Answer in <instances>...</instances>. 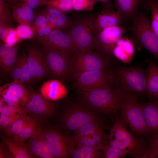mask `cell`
I'll return each instance as SVG.
<instances>
[{
	"label": "cell",
	"mask_w": 158,
	"mask_h": 158,
	"mask_svg": "<svg viewBox=\"0 0 158 158\" xmlns=\"http://www.w3.org/2000/svg\"><path fill=\"white\" fill-rule=\"evenodd\" d=\"M84 105L93 111L108 114L119 109L122 98L121 91L110 86L93 90L78 91Z\"/></svg>",
	"instance_id": "cell-1"
},
{
	"label": "cell",
	"mask_w": 158,
	"mask_h": 158,
	"mask_svg": "<svg viewBox=\"0 0 158 158\" xmlns=\"http://www.w3.org/2000/svg\"><path fill=\"white\" fill-rule=\"evenodd\" d=\"M109 144L124 151L135 158L154 157L150 148L138 140L127 130L122 123L117 119L108 136Z\"/></svg>",
	"instance_id": "cell-2"
},
{
	"label": "cell",
	"mask_w": 158,
	"mask_h": 158,
	"mask_svg": "<svg viewBox=\"0 0 158 158\" xmlns=\"http://www.w3.org/2000/svg\"><path fill=\"white\" fill-rule=\"evenodd\" d=\"M97 17L93 14H73L69 28L65 30L70 36L77 51L92 50L95 37L94 27Z\"/></svg>",
	"instance_id": "cell-3"
},
{
	"label": "cell",
	"mask_w": 158,
	"mask_h": 158,
	"mask_svg": "<svg viewBox=\"0 0 158 158\" xmlns=\"http://www.w3.org/2000/svg\"><path fill=\"white\" fill-rule=\"evenodd\" d=\"M129 27L133 40L140 48L146 49L158 60V37L153 31L145 13L139 12Z\"/></svg>",
	"instance_id": "cell-4"
},
{
	"label": "cell",
	"mask_w": 158,
	"mask_h": 158,
	"mask_svg": "<svg viewBox=\"0 0 158 158\" xmlns=\"http://www.w3.org/2000/svg\"><path fill=\"white\" fill-rule=\"evenodd\" d=\"M121 92L122 98L119 109L125 121L131 130L140 135H146L150 132L144 118L141 105L136 96Z\"/></svg>",
	"instance_id": "cell-5"
},
{
	"label": "cell",
	"mask_w": 158,
	"mask_h": 158,
	"mask_svg": "<svg viewBox=\"0 0 158 158\" xmlns=\"http://www.w3.org/2000/svg\"><path fill=\"white\" fill-rule=\"evenodd\" d=\"M116 74L117 88L121 92L135 96L146 93L145 72L141 68L121 66Z\"/></svg>",
	"instance_id": "cell-6"
},
{
	"label": "cell",
	"mask_w": 158,
	"mask_h": 158,
	"mask_svg": "<svg viewBox=\"0 0 158 158\" xmlns=\"http://www.w3.org/2000/svg\"><path fill=\"white\" fill-rule=\"evenodd\" d=\"M42 51L47 73L60 79L66 78L71 72L74 55L49 49L43 48Z\"/></svg>",
	"instance_id": "cell-7"
},
{
	"label": "cell",
	"mask_w": 158,
	"mask_h": 158,
	"mask_svg": "<svg viewBox=\"0 0 158 158\" xmlns=\"http://www.w3.org/2000/svg\"><path fill=\"white\" fill-rule=\"evenodd\" d=\"M42 131L53 158L71 157L75 145L73 136L64 135L52 127L42 128Z\"/></svg>",
	"instance_id": "cell-8"
},
{
	"label": "cell",
	"mask_w": 158,
	"mask_h": 158,
	"mask_svg": "<svg viewBox=\"0 0 158 158\" xmlns=\"http://www.w3.org/2000/svg\"><path fill=\"white\" fill-rule=\"evenodd\" d=\"M128 30L129 27L114 26L95 32L92 49L104 57L113 56V50L116 43Z\"/></svg>",
	"instance_id": "cell-9"
},
{
	"label": "cell",
	"mask_w": 158,
	"mask_h": 158,
	"mask_svg": "<svg viewBox=\"0 0 158 158\" xmlns=\"http://www.w3.org/2000/svg\"><path fill=\"white\" fill-rule=\"evenodd\" d=\"M91 111L76 104L67 107L60 118L62 127L67 131H75L83 125L98 119Z\"/></svg>",
	"instance_id": "cell-10"
},
{
	"label": "cell",
	"mask_w": 158,
	"mask_h": 158,
	"mask_svg": "<svg viewBox=\"0 0 158 158\" xmlns=\"http://www.w3.org/2000/svg\"><path fill=\"white\" fill-rule=\"evenodd\" d=\"M107 68L75 74V84L78 91H90L110 86L111 77Z\"/></svg>",
	"instance_id": "cell-11"
},
{
	"label": "cell",
	"mask_w": 158,
	"mask_h": 158,
	"mask_svg": "<svg viewBox=\"0 0 158 158\" xmlns=\"http://www.w3.org/2000/svg\"><path fill=\"white\" fill-rule=\"evenodd\" d=\"M35 39L43 48L59 51L73 55L77 51L70 36L61 29H55L47 36Z\"/></svg>",
	"instance_id": "cell-12"
},
{
	"label": "cell",
	"mask_w": 158,
	"mask_h": 158,
	"mask_svg": "<svg viewBox=\"0 0 158 158\" xmlns=\"http://www.w3.org/2000/svg\"><path fill=\"white\" fill-rule=\"evenodd\" d=\"M31 96L30 101L23 106L27 113L40 121H45L54 114L56 109L55 103L49 101L38 93L30 90Z\"/></svg>",
	"instance_id": "cell-13"
},
{
	"label": "cell",
	"mask_w": 158,
	"mask_h": 158,
	"mask_svg": "<svg viewBox=\"0 0 158 158\" xmlns=\"http://www.w3.org/2000/svg\"><path fill=\"white\" fill-rule=\"evenodd\" d=\"M105 57L91 51H77L73 62L72 68L75 73L107 68L108 63Z\"/></svg>",
	"instance_id": "cell-14"
},
{
	"label": "cell",
	"mask_w": 158,
	"mask_h": 158,
	"mask_svg": "<svg viewBox=\"0 0 158 158\" xmlns=\"http://www.w3.org/2000/svg\"><path fill=\"white\" fill-rule=\"evenodd\" d=\"M0 95L7 104L24 106L30 100L31 94L20 81H13L1 86Z\"/></svg>",
	"instance_id": "cell-15"
},
{
	"label": "cell",
	"mask_w": 158,
	"mask_h": 158,
	"mask_svg": "<svg viewBox=\"0 0 158 158\" xmlns=\"http://www.w3.org/2000/svg\"><path fill=\"white\" fill-rule=\"evenodd\" d=\"M27 63L33 80H39L47 73L44 66L43 51L35 46H31L26 49Z\"/></svg>",
	"instance_id": "cell-16"
},
{
	"label": "cell",
	"mask_w": 158,
	"mask_h": 158,
	"mask_svg": "<svg viewBox=\"0 0 158 158\" xmlns=\"http://www.w3.org/2000/svg\"><path fill=\"white\" fill-rule=\"evenodd\" d=\"M25 145L29 152L35 157L53 158L43 136L42 128L29 138Z\"/></svg>",
	"instance_id": "cell-17"
},
{
	"label": "cell",
	"mask_w": 158,
	"mask_h": 158,
	"mask_svg": "<svg viewBox=\"0 0 158 158\" xmlns=\"http://www.w3.org/2000/svg\"><path fill=\"white\" fill-rule=\"evenodd\" d=\"M41 94L47 99L52 101L59 100L66 97L67 90L59 80L52 79L44 82L40 89Z\"/></svg>",
	"instance_id": "cell-18"
},
{
	"label": "cell",
	"mask_w": 158,
	"mask_h": 158,
	"mask_svg": "<svg viewBox=\"0 0 158 158\" xmlns=\"http://www.w3.org/2000/svg\"><path fill=\"white\" fill-rule=\"evenodd\" d=\"M114 7L121 14L124 22L132 21L139 11L138 9L143 0H114Z\"/></svg>",
	"instance_id": "cell-19"
},
{
	"label": "cell",
	"mask_w": 158,
	"mask_h": 158,
	"mask_svg": "<svg viewBox=\"0 0 158 158\" xmlns=\"http://www.w3.org/2000/svg\"><path fill=\"white\" fill-rule=\"evenodd\" d=\"M123 22L121 13L117 10L102 12L97 16L94 21L95 32L110 26L122 25Z\"/></svg>",
	"instance_id": "cell-20"
},
{
	"label": "cell",
	"mask_w": 158,
	"mask_h": 158,
	"mask_svg": "<svg viewBox=\"0 0 158 158\" xmlns=\"http://www.w3.org/2000/svg\"><path fill=\"white\" fill-rule=\"evenodd\" d=\"M151 99L141 105L145 123L150 132L158 133V99Z\"/></svg>",
	"instance_id": "cell-21"
},
{
	"label": "cell",
	"mask_w": 158,
	"mask_h": 158,
	"mask_svg": "<svg viewBox=\"0 0 158 158\" xmlns=\"http://www.w3.org/2000/svg\"><path fill=\"white\" fill-rule=\"evenodd\" d=\"M42 11L49 21L56 28L66 30L71 27L72 23L71 18L61 11L47 6Z\"/></svg>",
	"instance_id": "cell-22"
},
{
	"label": "cell",
	"mask_w": 158,
	"mask_h": 158,
	"mask_svg": "<svg viewBox=\"0 0 158 158\" xmlns=\"http://www.w3.org/2000/svg\"><path fill=\"white\" fill-rule=\"evenodd\" d=\"M11 18L18 24L28 23L32 25L35 17L33 9L20 1L12 6Z\"/></svg>",
	"instance_id": "cell-23"
},
{
	"label": "cell",
	"mask_w": 158,
	"mask_h": 158,
	"mask_svg": "<svg viewBox=\"0 0 158 158\" xmlns=\"http://www.w3.org/2000/svg\"><path fill=\"white\" fill-rule=\"evenodd\" d=\"M145 74L146 93L151 99L158 97V67L154 61H150Z\"/></svg>",
	"instance_id": "cell-24"
},
{
	"label": "cell",
	"mask_w": 158,
	"mask_h": 158,
	"mask_svg": "<svg viewBox=\"0 0 158 158\" xmlns=\"http://www.w3.org/2000/svg\"><path fill=\"white\" fill-rule=\"evenodd\" d=\"M134 53L133 42L127 38H121L116 44L113 54L124 63H128L132 59Z\"/></svg>",
	"instance_id": "cell-25"
},
{
	"label": "cell",
	"mask_w": 158,
	"mask_h": 158,
	"mask_svg": "<svg viewBox=\"0 0 158 158\" xmlns=\"http://www.w3.org/2000/svg\"><path fill=\"white\" fill-rule=\"evenodd\" d=\"M17 48L16 44L9 45L4 44L0 47V66L4 71L7 72L11 70L16 63Z\"/></svg>",
	"instance_id": "cell-26"
},
{
	"label": "cell",
	"mask_w": 158,
	"mask_h": 158,
	"mask_svg": "<svg viewBox=\"0 0 158 158\" xmlns=\"http://www.w3.org/2000/svg\"><path fill=\"white\" fill-rule=\"evenodd\" d=\"M73 138L75 145L91 147L99 150H102L104 146L107 144L106 135L104 129L88 136L73 137Z\"/></svg>",
	"instance_id": "cell-27"
},
{
	"label": "cell",
	"mask_w": 158,
	"mask_h": 158,
	"mask_svg": "<svg viewBox=\"0 0 158 158\" xmlns=\"http://www.w3.org/2000/svg\"><path fill=\"white\" fill-rule=\"evenodd\" d=\"M2 140L6 144L13 158H32L35 157L28 151L23 142L13 138L1 135Z\"/></svg>",
	"instance_id": "cell-28"
},
{
	"label": "cell",
	"mask_w": 158,
	"mask_h": 158,
	"mask_svg": "<svg viewBox=\"0 0 158 158\" xmlns=\"http://www.w3.org/2000/svg\"><path fill=\"white\" fill-rule=\"evenodd\" d=\"M33 118L34 117L28 116L27 114L22 115L4 132L5 135L13 138L18 135Z\"/></svg>",
	"instance_id": "cell-29"
},
{
	"label": "cell",
	"mask_w": 158,
	"mask_h": 158,
	"mask_svg": "<svg viewBox=\"0 0 158 158\" xmlns=\"http://www.w3.org/2000/svg\"><path fill=\"white\" fill-rule=\"evenodd\" d=\"M42 128L41 121L34 117L19 134L12 138L16 140L24 142L27 139L30 138Z\"/></svg>",
	"instance_id": "cell-30"
},
{
	"label": "cell",
	"mask_w": 158,
	"mask_h": 158,
	"mask_svg": "<svg viewBox=\"0 0 158 158\" xmlns=\"http://www.w3.org/2000/svg\"><path fill=\"white\" fill-rule=\"evenodd\" d=\"M104 129L102 124L98 119L87 123L74 131L73 137H80L92 134Z\"/></svg>",
	"instance_id": "cell-31"
},
{
	"label": "cell",
	"mask_w": 158,
	"mask_h": 158,
	"mask_svg": "<svg viewBox=\"0 0 158 158\" xmlns=\"http://www.w3.org/2000/svg\"><path fill=\"white\" fill-rule=\"evenodd\" d=\"M96 148L81 146H77L71 154L73 158H97L102 157V153Z\"/></svg>",
	"instance_id": "cell-32"
},
{
	"label": "cell",
	"mask_w": 158,
	"mask_h": 158,
	"mask_svg": "<svg viewBox=\"0 0 158 158\" xmlns=\"http://www.w3.org/2000/svg\"><path fill=\"white\" fill-rule=\"evenodd\" d=\"M46 6L57 9L66 14L73 10L72 0H47Z\"/></svg>",
	"instance_id": "cell-33"
},
{
	"label": "cell",
	"mask_w": 158,
	"mask_h": 158,
	"mask_svg": "<svg viewBox=\"0 0 158 158\" xmlns=\"http://www.w3.org/2000/svg\"><path fill=\"white\" fill-rule=\"evenodd\" d=\"M18 59L21 67L20 80L23 83H29L33 79L27 63L26 51H25Z\"/></svg>",
	"instance_id": "cell-34"
},
{
	"label": "cell",
	"mask_w": 158,
	"mask_h": 158,
	"mask_svg": "<svg viewBox=\"0 0 158 158\" xmlns=\"http://www.w3.org/2000/svg\"><path fill=\"white\" fill-rule=\"evenodd\" d=\"M151 12V28L158 36V0H148L146 3Z\"/></svg>",
	"instance_id": "cell-35"
},
{
	"label": "cell",
	"mask_w": 158,
	"mask_h": 158,
	"mask_svg": "<svg viewBox=\"0 0 158 158\" xmlns=\"http://www.w3.org/2000/svg\"><path fill=\"white\" fill-rule=\"evenodd\" d=\"M102 150V157L104 158H123L127 153L126 152L110 145L105 144Z\"/></svg>",
	"instance_id": "cell-36"
},
{
	"label": "cell",
	"mask_w": 158,
	"mask_h": 158,
	"mask_svg": "<svg viewBox=\"0 0 158 158\" xmlns=\"http://www.w3.org/2000/svg\"><path fill=\"white\" fill-rule=\"evenodd\" d=\"M15 29L20 40L34 38V31L32 25L28 23L18 24Z\"/></svg>",
	"instance_id": "cell-37"
},
{
	"label": "cell",
	"mask_w": 158,
	"mask_h": 158,
	"mask_svg": "<svg viewBox=\"0 0 158 158\" xmlns=\"http://www.w3.org/2000/svg\"><path fill=\"white\" fill-rule=\"evenodd\" d=\"M73 10L76 11H92L97 0H72Z\"/></svg>",
	"instance_id": "cell-38"
},
{
	"label": "cell",
	"mask_w": 158,
	"mask_h": 158,
	"mask_svg": "<svg viewBox=\"0 0 158 158\" xmlns=\"http://www.w3.org/2000/svg\"><path fill=\"white\" fill-rule=\"evenodd\" d=\"M11 16L6 0H0V22L10 24Z\"/></svg>",
	"instance_id": "cell-39"
},
{
	"label": "cell",
	"mask_w": 158,
	"mask_h": 158,
	"mask_svg": "<svg viewBox=\"0 0 158 158\" xmlns=\"http://www.w3.org/2000/svg\"><path fill=\"white\" fill-rule=\"evenodd\" d=\"M20 40L15 28H10L6 35L1 40L4 44L9 45H16Z\"/></svg>",
	"instance_id": "cell-40"
},
{
	"label": "cell",
	"mask_w": 158,
	"mask_h": 158,
	"mask_svg": "<svg viewBox=\"0 0 158 158\" xmlns=\"http://www.w3.org/2000/svg\"><path fill=\"white\" fill-rule=\"evenodd\" d=\"M50 23L44 14L41 11L35 18L32 25L35 32L41 27Z\"/></svg>",
	"instance_id": "cell-41"
},
{
	"label": "cell",
	"mask_w": 158,
	"mask_h": 158,
	"mask_svg": "<svg viewBox=\"0 0 158 158\" xmlns=\"http://www.w3.org/2000/svg\"><path fill=\"white\" fill-rule=\"evenodd\" d=\"M55 29L57 28L50 23L46 24L35 32L34 35L35 38L46 37Z\"/></svg>",
	"instance_id": "cell-42"
},
{
	"label": "cell",
	"mask_w": 158,
	"mask_h": 158,
	"mask_svg": "<svg viewBox=\"0 0 158 158\" xmlns=\"http://www.w3.org/2000/svg\"><path fill=\"white\" fill-rule=\"evenodd\" d=\"M148 143L154 154L155 157L158 158V133L153 134L150 138Z\"/></svg>",
	"instance_id": "cell-43"
},
{
	"label": "cell",
	"mask_w": 158,
	"mask_h": 158,
	"mask_svg": "<svg viewBox=\"0 0 158 158\" xmlns=\"http://www.w3.org/2000/svg\"><path fill=\"white\" fill-rule=\"evenodd\" d=\"M13 81H19L21 76V67L19 61L18 59L11 69Z\"/></svg>",
	"instance_id": "cell-44"
},
{
	"label": "cell",
	"mask_w": 158,
	"mask_h": 158,
	"mask_svg": "<svg viewBox=\"0 0 158 158\" xmlns=\"http://www.w3.org/2000/svg\"><path fill=\"white\" fill-rule=\"evenodd\" d=\"M47 0H20V1L33 9L42 6H46Z\"/></svg>",
	"instance_id": "cell-45"
},
{
	"label": "cell",
	"mask_w": 158,
	"mask_h": 158,
	"mask_svg": "<svg viewBox=\"0 0 158 158\" xmlns=\"http://www.w3.org/2000/svg\"><path fill=\"white\" fill-rule=\"evenodd\" d=\"M0 158H13L7 147L2 140L0 144Z\"/></svg>",
	"instance_id": "cell-46"
},
{
	"label": "cell",
	"mask_w": 158,
	"mask_h": 158,
	"mask_svg": "<svg viewBox=\"0 0 158 158\" xmlns=\"http://www.w3.org/2000/svg\"><path fill=\"white\" fill-rule=\"evenodd\" d=\"M98 2H101L103 6L102 12H107L113 11L114 5L111 3L110 0H97Z\"/></svg>",
	"instance_id": "cell-47"
},
{
	"label": "cell",
	"mask_w": 158,
	"mask_h": 158,
	"mask_svg": "<svg viewBox=\"0 0 158 158\" xmlns=\"http://www.w3.org/2000/svg\"><path fill=\"white\" fill-rule=\"evenodd\" d=\"M8 5L13 6L15 4L20 1V0H5Z\"/></svg>",
	"instance_id": "cell-48"
},
{
	"label": "cell",
	"mask_w": 158,
	"mask_h": 158,
	"mask_svg": "<svg viewBox=\"0 0 158 158\" xmlns=\"http://www.w3.org/2000/svg\"><path fill=\"white\" fill-rule=\"evenodd\" d=\"M6 103L4 102L3 98L0 96V113L2 111Z\"/></svg>",
	"instance_id": "cell-49"
},
{
	"label": "cell",
	"mask_w": 158,
	"mask_h": 158,
	"mask_svg": "<svg viewBox=\"0 0 158 158\" xmlns=\"http://www.w3.org/2000/svg\"><path fill=\"white\" fill-rule=\"evenodd\" d=\"M147 1H148V0H145V4H146V2H147Z\"/></svg>",
	"instance_id": "cell-50"
}]
</instances>
